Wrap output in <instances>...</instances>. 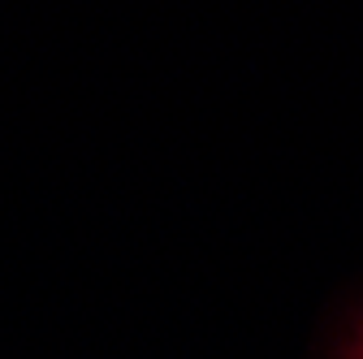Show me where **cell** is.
<instances>
[{"instance_id": "obj_1", "label": "cell", "mask_w": 363, "mask_h": 359, "mask_svg": "<svg viewBox=\"0 0 363 359\" xmlns=\"http://www.w3.org/2000/svg\"><path fill=\"white\" fill-rule=\"evenodd\" d=\"M337 359H363V311L350 321V329L337 342Z\"/></svg>"}]
</instances>
